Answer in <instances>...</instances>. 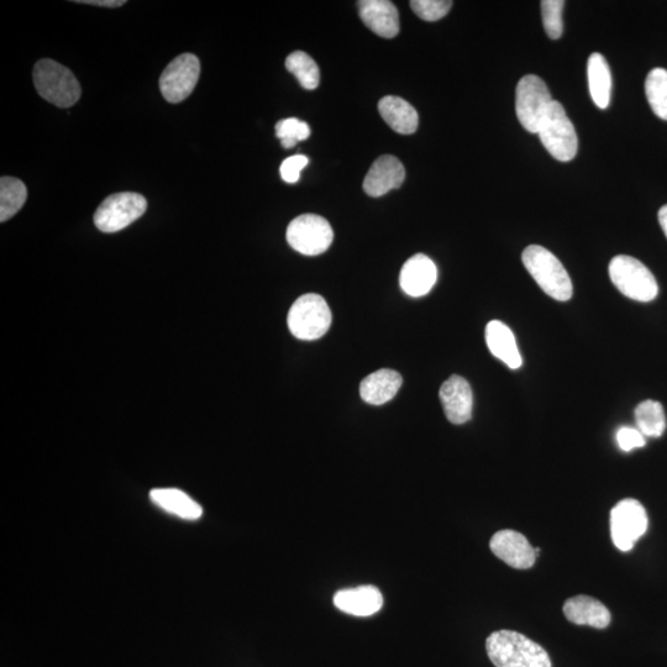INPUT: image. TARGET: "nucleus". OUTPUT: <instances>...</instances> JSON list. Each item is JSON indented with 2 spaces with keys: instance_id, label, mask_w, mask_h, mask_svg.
<instances>
[{
  "instance_id": "25",
  "label": "nucleus",
  "mask_w": 667,
  "mask_h": 667,
  "mask_svg": "<svg viewBox=\"0 0 667 667\" xmlns=\"http://www.w3.org/2000/svg\"><path fill=\"white\" fill-rule=\"evenodd\" d=\"M635 422L644 437L660 438L666 429V417L659 402L644 401L635 408Z\"/></svg>"
},
{
  "instance_id": "29",
  "label": "nucleus",
  "mask_w": 667,
  "mask_h": 667,
  "mask_svg": "<svg viewBox=\"0 0 667 667\" xmlns=\"http://www.w3.org/2000/svg\"><path fill=\"white\" fill-rule=\"evenodd\" d=\"M564 0H544L542 2L543 23L550 39L558 40L563 35Z\"/></svg>"
},
{
  "instance_id": "3",
  "label": "nucleus",
  "mask_w": 667,
  "mask_h": 667,
  "mask_svg": "<svg viewBox=\"0 0 667 667\" xmlns=\"http://www.w3.org/2000/svg\"><path fill=\"white\" fill-rule=\"evenodd\" d=\"M36 91L45 101L59 108H70L80 101L81 84L67 67L54 60H41L34 67Z\"/></svg>"
},
{
  "instance_id": "34",
  "label": "nucleus",
  "mask_w": 667,
  "mask_h": 667,
  "mask_svg": "<svg viewBox=\"0 0 667 667\" xmlns=\"http://www.w3.org/2000/svg\"><path fill=\"white\" fill-rule=\"evenodd\" d=\"M659 223L667 238V204L659 210Z\"/></svg>"
},
{
  "instance_id": "18",
  "label": "nucleus",
  "mask_w": 667,
  "mask_h": 667,
  "mask_svg": "<svg viewBox=\"0 0 667 667\" xmlns=\"http://www.w3.org/2000/svg\"><path fill=\"white\" fill-rule=\"evenodd\" d=\"M564 613L571 623L596 629L607 628L612 619L611 613L602 602L588 596H576L567 600Z\"/></svg>"
},
{
  "instance_id": "28",
  "label": "nucleus",
  "mask_w": 667,
  "mask_h": 667,
  "mask_svg": "<svg viewBox=\"0 0 667 667\" xmlns=\"http://www.w3.org/2000/svg\"><path fill=\"white\" fill-rule=\"evenodd\" d=\"M276 136L285 149H292L299 141L307 140L311 136V128L297 118L283 119L276 125Z\"/></svg>"
},
{
  "instance_id": "19",
  "label": "nucleus",
  "mask_w": 667,
  "mask_h": 667,
  "mask_svg": "<svg viewBox=\"0 0 667 667\" xmlns=\"http://www.w3.org/2000/svg\"><path fill=\"white\" fill-rule=\"evenodd\" d=\"M486 343L491 354L506 364L509 369L517 370L522 366L516 336L500 320H492L486 327Z\"/></svg>"
},
{
  "instance_id": "27",
  "label": "nucleus",
  "mask_w": 667,
  "mask_h": 667,
  "mask_svg": "<svg viewBox=\"0 0 667 667\" xmlns=\"http://www.w3.org/2000/svg\"><path fill=\"white\" fill-rule=\"evenodd\" d=\"M650 108L660 119L667 122V71L665 68H654L645 81Z\"/></svg>"
},
{
  "instance_id": "26",
  "label": "nucleus",
  "mask_w": 667,
  "mask_h": 667,
  "mask_svg": "<svg viewBox=\"0 0 667 667\" xmlns=\"http://www.w3.org/2000/svg\"><path fill=\"white\" fill-rule=\"evenodd\" d=\"M286 68L297 77L304 89L313 91L319 86L320 71L317 63L306 52H292L286 60Z\"/></svg>"
},
{
  "instance_id": "2",
  "label": "nucleus",
  "mask_w": 667,
  "mask_h": 667,
  "mask_svg": "<svg viewBox=\"0 0 667 667\" xmlns=\"http://www.w3.org/2000/svg\"><path fill=\"white\" fill-rule=\"evenodd\" d=\"M522 261L539 287L551 298L567 302L574 294L569 273L553 252L539 245H530L523 251Z\"/></svg>"
},
{
  "instance_id": "12",
  "label": "nucleus",
  "mask_w": 667,
  "mask_h": 667,
  "mask_svg": "<svg viewBox=\"0 0 667 667\" xmlns=\"http://www.w3.org/2000/svg\"><path fill=\"white\" fill-rule=\"evenodd\" d=\"M490 548L498 559L514 569H530L537 560V554L528 539L514 530L497 532L491 539Z\"/></svg>"
},
{
  "instance_id": "5",
  "label": "nucleus",
  "mask_w": 667,
  "mask_h": 667,
  "mask_svg": "<svg viewBox=\"0 0 667 667\" xmlns=\"http://www.w3.org/2000/svg\"><path fill=\"white\" fill-rule=\"evenodd\" d=\"M332 320V311L325 299L319 294L308 293L293 303L287 324L294 338L317 340L327 334Z\"/></svg>"
},
{
  "instance_id": "20",
  "label": "nucleus",
  "mask_w": 667,
  "mask_h": 667,
  "mask_svg": "<svg viewBox=\"0 0 667 667\" xmlns=\"http://www.w3.org/2000/svg\"><path fill=\"white\" fill-rule=\"evenodd\" d=\"M403 378L395 370L383 369L364 378L360 385V396L372 406H382L395 398L402 387Z\"/></svg>"
},
{
  "instance_id": "21",
  "label": "nucleus",
  "mask_w": 667,
  "mask_h": 667,
  "mask_svg": "<svg viewBox=\"0 0 667 667\" xmlns=\"http://www.w3.org/2000/svg\"><path fill=\"white\" fill-rule=\"evenodd\" d=\"M381 117L396 133L411 135L416 133L419 124L417 110L404 99L387 96L378 103Z\"/></svg>"
},
{
  "instance_id": "13",
  "label": "nucleus",
  "mask_w": 667,
  "mask_h": 667,
  "mask_svg": "<svg viewBox=\"0 0 667 667\" xmlns=\"http://www.w3.org/2000/svg\"><path fill=\"white\" fill-rule=\"evenodd\" d=\"M439 396L450 423L460 425L469 422L474 409V395L470 383L464 377L451 376L441 385Z\"/></svg>"
},
{
  "instance_id": "10",
  "label": "nucleus",
  "mask_w": 667,
  "mask_h": 667,
  "mask_svg": "<svg viewBox=\"0 0 667 667\" xmlns=\"http://www.w3.org/2000/svg\"><path fill=\"white\" fill-rule=\"evenodd\" d=\"M649 519L643 504L632 498L618 502L611 511V535L616 548L630 551L647 533Z\"/></svg>"
},
{
  "instance_id": "33",
  "label": "nucleus",
  "mask_w": 667,
  "mask_h": 667,
  "mask_svg": "<svg viewBox=\"0 0 667 667\" xmlns=\"http://www.w3.org/2000/svg\"><path fill=\"white\" fill-rule=\"evenodd\" d=\"M76 3L96 5V7H104V8H119L125 4L123 0H102V2L101 0H84V2H76Z\"/></svg>"
},
{
  "instance_id": "7",
  "label": "nucleus",
  "mask_w": 667,
  "mask_h": 667,
  "mask_svg": "<svg viewBox=\"0 0 667 667\" xmlns=\"http://www.w3.org/2000/svg\"><path fill=\"white\" fill-rule=\"evenodd\" d=\"M147 209L144 196L134 192L114 193L105 198L94 213V224L103 233L112 234L128 228L143 217Z\"/></svg>"
},
{
  "instance_id": "23",
  "label": "nucleus",
  "mask_w": 667,
  "mask_h": 667,
  "mask_svg": "<svg viewBox=\"0 0 667 667\" xmlns=\"http://www.w3.org/2000/svg\"><path fill=\"white\" fill-rule=\"evenodd\" d=\"M587 76L593 102L598 108H608L611 102L612 75L605 57L598 52L588 59Z\"/></svg>"
},
{
  "instance_id": "22",
  "label": "nucleus",
  "mask_w": 667,
  "mask_h": 667,
  "mask_svg": "<svg viewBox=\"0 0 667 667\" xmlns=\"http://www.w3.org/2000/svg\"><path fill=\"white\" fill-rule=\"evenodd\" d=\"M150 500L157 507L186 521H197L203 514V508L177 488H155L150 492Z\"/></svg>"
},
{
  "instance_id": "4",
  "label": "nucleus",
  "mask_w": 667,
  "mask_h": 667,
  "mask_svg": "<svg viewBox=\"0 0 667 667\" xmlns=\"http://www.w3.org/2000/svg\"><path fill=\"white\" fill-rule=\"evenodd\" d=\"M609 277L617 290L637 302L654 301L658 282L647 266L632 256L619 255L609 264Z\"/></svg>"
},
{
  "instance_id": "8",
  "label": "nucleus",
  "mask_w": 667,
  "mask_h": 667,
  "mask_svg": "<svg viewBox=\"0 0 667 667\" xmlns=\"http://www.w3.org/2000/svg\"><path fill=\"white\" fill-rule=\"evenodd\" d=\"M286 238L299 254L317 256L333 244L334 231L328 220L320 215L303 214L288 225Z\"/></svg>"
},
{
  "instance_id": "15",
  "label": "nucleus",
  "mask_w": 667,
  "mask_h": 667,
  "mask_svg": "<svg viewBox=\"0 0 667 667\" xmlns=\"http://www.w3.org/2000/svg\"><path fill=\"white\" fill-rule=\"evenodd\" d=\"M438 270L427 255L417 254L403 265L399 275V285L408 296H427L437 283Z\"/></svg>"
},
{
  "instance_id": "1",
  "label": "nucleus",
  "mask_w": 667,
  "mask_h": 667,
  "mask_svg": "<svg viewBox=\"0 0 667 667\" xmlns=\"http://www.w3.org/2000/svg\"><path fill=\"white\" fill-rule=\"evenodd\" d=\"M488 658L496 667H553L545 649L513 630H498L487 638Z\"/></svg>"
},
{
  "instance_id": "6",
  "label": "nucleus",
  "mask_w": 667,
  "mask_h": 667,
  "mask_svg": "<svg viewBox=\"0 0 667 667\" xmlns=\"http://www.w3.org/2000/svg\"><path fill=\"white\" fill-rule=\"evenodd\" d=\"M538 135L545 149L555 160L569 162L575 159L579 149V139L563 104L556 101L551 103L543 122L540 123Z\"/></svg>"
},
{
  "instance_id": "9",
  "label": "nucleus",
  "mask_w": 667,
  "mask_h": 667,
  "mask_svg": "<svg viewBox=\"0 0 667 667\" xmlns=\"http://www.w3.org/2000/svg\"><path fill=\"white\" fill-rule=\"evenodd\" d=\"M553 97L542 78L527 75L519 81L516 91V112L519 123L529 133L538 134L540 123L548 112Z\"/></svg>"
},
{
  "instance_id": "11",
  "label": "nucleus",
  "mask_w": 667,
  "mask_h": 667,
  "mask_svg": "<svg viewBox=\"0 0 667 667\" xmlns=\"http://www.w3.org/2000/svg\"><path fill=\"white\" fill-rule=\"evenodd\" d=\"M201 75V62L196 55L182 54L176 57L160 77L162 96L168 103H181L196 88Z\"/></svg>"
},
{
  "instance_id": "32",
  "label": "nucleus",
  "mask_w": 667,
  "mask_h": 667,
  "mask_svg": "<svg viewBox=\"0 0 667 667\" xmlns=\"http://www.w3.org/2000/svg\"><path fill=\"white\" fill-rule=\"evenodd\" d=\"M617 441L619 448L623 451H632L634 449L643 448L647 444V440L639 429L623 427L618 430Z\"/></svg>"
},
{
  "instance_id": "24",
  "label": "nucleus",
  "mask_w": 667,
  "mask_h": 667,
  "mask_svg": "<svg viewBox=\"0 0 667 667\" xmlns=\"http://www.w3.org/2000/svg\"><path fill=\"white\" fill-rule=\"evenodd\" d=\"M28 198V189L15 177H2L0 180V222L12 219L24 207Z\"/></svg>"
},
{
  "instance_id": "17",
  "label": "nucleus",
  "mask_w": 667,
  "mask_h": 667,
  "mask_svg": "<svg viewBox=\"0 0 667 667\" xmlns=\"http://www.w3.org/2000/svg\"><path fill=\"white\" fill-rule=\"evenodd\" d=\"M334 605L339 611L355 617H370L381 611L383 596L377 587L366 585L336 592Z\"/></svg>"
},
{
  "instance_id": "16",
  "label": "nucleus",
  "mask_w": 667,
  "mask_h": 667,
  "mask_svg": "<svg viewBox=\"0 0 667 667\" xmlns=\"http://www.w3.org/2000/svg\"><path fill=\"white\" fill-rule=\"evenodd\" d=\"M359 14L367 28L381 38L392 39L401 30L396 5L388 0H362L357 3Z\"/></svg>"
},
{
  "instance_id": "31",
  "label": "nucleus",
  "mask_w": 667,
  "mask_h": 667,
  "mask_svg": "<svg viewBox=\"0 0 667 667\" xmlns=\"http://www.w3.org/2000/svg\"><path fill=\"white\" fill-rule=\"evenodd\" d=\"M308 157L294 155L282 162L280 172L282 180L287 183H296L301 178V171L308 165Z\"/></svg>"
},
{
  "instance_id": "14",
  "label": "nucleus",
  "mask_w": 667,
  "mask_h": 667,
  "mask_svg": "<svg viewBox=\"0 0 667 667\" xmlns=\"http://www.w3.org/2000/svg\"><path fill=\"white\" fill-rule=\"evenodd\" d=\"M406 170L395 156L383 155L372 164L364 180V191L370 197H382L403 185Z\"/></svg>"
},
{
  "instance_id": "30",
  "label": "nucleus",
  "mask_w": 667,
  "mask_h": 667,
  "mask_svg": "<svg viewBox=\"0 0 667 667\" xmlns=\"http://www.w3.org/2000/svg\"><path fill=\"white\" fill-rule=\"evenodd\" d=\"M453 7L450 0H413L411 8L418 17L425 21H438L443 19Z\"/></svg>"
}]
</instances>
